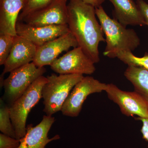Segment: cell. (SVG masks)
<instances>
[{
	"instance_id": "7402d4cb",
	"label": "cell",
	"mask_w": 148,
	"mask_h": 148,
	"mask_svg": "<svg viewBox=\"0 0 148 148\" xmlns=\"http://www.w3.org/2000/svg\"><path fill=\"white\" fill-rule=\"evenodd\" d=\"M136 3L148 27V3L144 0H137Z\"/></svg>"
},
{
	"instance_id": "cb8c5ba5",
	"label": "cell",
	"mask_w": 148,
	"mask_h": 148,
	"mask_svg": "<svg viewBox=\"0 0 148 148\" xmlns=\"http://www.w3.org/2000/svg\"><path fill=\"white\" fill-rule=\"evenodd\" d=\"M82 1L96 8L102 6V4L105 1V0H82Z\"/></svg>"
},
{
	"instance_id": "ffe728a7",
	"label": "cell",
	"mask_w": 148,
	"mask_h": 148,
	"mask_svg": "<svg viewBox=\"0 0 148 148\" xmlns=\"http://www.w3.org/2000/svg\"><path fill=\"white\" fill-rule=\"evenodd\" d=\"M14 36L0 34V65H4L13 46Z\"/></svg>"
},
{
	"instance_id": "d6986e66",
	"label": "cell",
	"mask_w": 148,
	"mask_h": 148,
	"mask_svg": "<svg viewBox=\"0 0 148 148\" xmlns=\"http://www.w3.org/2000/svg\"><path fill=\"white\" fill-rule=\"evenodd\" d=\"M53 1L54 0H25L24 7L18 16V21H22L29 14L43 8Z\"/></svg>"
},
{
	"instance_id": "52a82bcc",
	"label": "cell",
	"mask_w": 148,
	"mask_h": 148,
	"mask_svg": "<svg viewBox=\"0 0 148 148\" xmlns=\"http://www.w3.org/2000/svg\"><path fill=\"white\" fill-rule=\"evenodd\" d=\"M95 64L78 46L57 58L50 66L52 71L61 75H90L96 70Z\"/></svg>"
},
{
	"instance_id": "9a60e30c",
	"label": "cell",
	"mask_w": 148,
	"mask_h": 148,
	"mask_svg": "<svg viewBox=\"0 0 148 148\" xmlns=\"http://www.w3.org/2000/svg\"><path fill=\"white\" fill-rule=\"evenodd\" d=\"M25 0H0V34L16 36V25Z\"/></svg>"
},
{
	"instance_id": "603a6c76",
	"label": "cell",
	"mask_w": 148,
	"mask_h": 148,
	"mask_svg": "<svg viewBox=\"0 0 148 148\" xmlns=\"http://www.w3.org/2000/svg\"><path fill=\"white\" fill-rule=\"evenodd\" d=\"M137 120L142 121L143 125L141 130L143 138L148 142V118L137 117Z\"/></svg>"
},
{
	"instance_id": "ac0fdd59",
	"label": "cell",
	"mask_w": 148,
	"mask_h": 148,
	"mask_svg": "<svg viewBox=\"0 0 148 148\" xmlns=\"http://www.w3.org/2000/svg\"><path fill=\"white\" fill-rule=\"evenodd\" d=\"M117 58L128 66L141 67L148 70V53L143 57L135 56L132 52H123L119 53Z\"/></svg>"
},
{
	"instance_id": "3957f363",
	"label": "cell",
	"mask_w": 148,
	"mask_h": 148,
	"mask_svg": "<svg viewBox=\"0 0 148 148\" xmlns=\"http://www.w3.org/2000/svg\"><path fill=\"white\" fill-rule=\"evenodd\" d=\"M80 74L56 75L47 76V82L43 87L42 94L47 115L61 111L63 105L74 86L84 77Z\"/></svg>"
},
{
	"instance_id": "5bb4252c",
	"label": "cell",
	"mask_w": 148,
	"mask_h": 148,
	"mask_svg": "<svg viewBox=\"0 0 148 148\" xmlns=\"http://www.w3.org/2000/svg\"><path fill=\"white\" fill-rule=\"evenodd\" d=\"M114 6V18L126 27L145 26L144 18L133 0H109Z\"/></svg>"
},
{
	"instance_id": "44dd1931",
	"label": "cell",
	"mask_w": 148,
	"mask_h": 148,
	"mask_svg": "<svg viewBox=\"0 0 148 148\" xmlns=\"http://www.w3.org/2000/svg\"><path fill=\"white\" fill-rule=\"evenodd\" d=\"M20 144V140L0 134V148H18Z\"/></svg>"
},
{
	"instance_id": "9c48e42d",
	"label": "cell",
	"mask_w": 148,
	"mask_h": 148,
	"mask_svg": "<svg viewBox=\"0 0 148 148\" xmlns=\"http://www.w3.org/2000/svg\"><path fill=\"white\" fill-rule=\"evenodd\" d=\"M68 1L54 0L43 8L28 15L21 22L35 27L66 25Z\"/></svg>"
},
{
	"instance_id": "ba28073f",
	"label": "cell",
	"mask_w": 148,
	"mask_h": 148,
	"mask_svg": "<svg viewBox=\"0 0 148 148\" xmlns=\"http://www.w3.org/2000/svg\"><path fill=\"white\" fill-rule=\"evenodd\" d=\"M105 92L109 99L119 106L125 115L148 118L147 103L136 91H124L111 83L107 84Z\"/></svg>"
},
{
	"instance_id": "7a4b0ae2",
	"label": "cell",
	"mask_w": 148,
	"mask_h": 148,
	"mask_svg": "<svg viewBox=\"0 0 148 148\" xmlns=\"http://www.w3.org/2000/svg\"><path fill=\"white\" fill-rule=\"evenodd\" d=\"M95 8L96 16L106 36L104 56L117 58L119 53L132 52L138 47L140 40L135 30L127 29L114 18H110L102 6Z\"/></svg>"
},
{
	"instance_id": "8992f818",
	"label": "cell",
	"mask_w": 148,
	"mask_h": 148,
	"mask_svg": "<svg viewBox=\"0 0 148 148\" xmlns=\"http://www.w3.org/2000/svg\"><path fill=\"white\" fill-rule=\"evenodd\" d=\"M107 85L93 77H84L70 92L61 109L62 114L72 117L78 116L88 96L92 93L105 91Z\"/></svg>"
},
{
	"instance_id": "4fadbf2b",
	"label": "cell",
	"mask_w": 148,
	"mask_h": 148,
	"mask_svg": "<svg viewBox=\"0 0 148 148\" xmlns=\"http://www.w3.org/2000/svg\"><path fill=\"white\" fill-rule=\"evenodd\" d=\"M54 117L44 116L42 121L35 127L33 125H27L26 135L21 138L18 148H45L48 143L60 139L57 135L49 138V132L55 122Z\"/></svg>"
},
{
	"instance_id": "2e32d148",
	"label": "cell",
	"mask_w": 148,
	"mask_h": 148,
	"mask_svg": "<svg viewBox=\"0 0 148 148\" xmlns=\"http://www.w3.org/2000/svg\"><path fill=\"white\" fill-rule=\"evenodd\" d=\"M124 76L132 83L138 92L148 105V70L143 68L128 66Z\"/></svg>"
},
{
	"instance_id": "5b68a950",
	"label": "cell",
	"mask_w": 148,
	"mask_h": 148,
	"mask_svg": "<svg viewBox=\"0 0 148 148\" xmlns=\"http://www.w3.org/2000/svg\"><path fill=\"white\" fill-rule=\"evenodd\" d=\"M46 72L44 67H37L33 62L12 71L4 81V94L3 100L10 107Z\"/></svg>"
},
{
	"instance_id": "6da1fadb",
	"label": "cell",
	"mask_w": 148,
	"mask_h": 148,
	"mask_svg": "<svg viewBox=\"0 0 148 148\" xmlns=\"http://www.w3.org/2000/svg\"><path fill=\"white\" fill-rule=\"evenodd\" d=\"M69 31L78 46L95 64L100 61L98 47L106 42L103 29L97 20L95 8L82 0H69L67 5Z\"/></svg>"
},
{
	"instance_id": "e0dca14e",
	"label": "cell",
	"mask_w": 148,
	"mask_h": 148,
	"mask_svg": "<svg viewBox=\"0 0 148 148\" xmlns=\"http://www.w3.org/2000/svg\"><path fill=\"white\" fill-rule=\"evenodd\" d=\"M0 131L5 135L16 138L15 130L11 120L10 107L2 98L0 99Z\"/></svg>"
},
{
	"instance_id": "7c38bea8",
	"label": "cell",
	"mask_w": 148,
	"mask_h": 148,
	"mask_svg": "<svg viewBox=\"0 0 148 148\" xmlns=\"http://www.w3.org/2000/svg\"><path fill=\"white\" fill-rule=\"evenodd\" d=\"M38 47L23 37H14L12 48L4 64L2 74L7 73L32 63L34 61Z\"/></svg>"
},
{
	"instance_id": "277c9868",
	"label": "cell",
	"mask_w": 148,
	"mask_h": 148,
	"mask_svg": "<svg viewBox=\"0 0 148 148\" xmlns=\"http://www.w3.org/2000/svg\"><path fill=\"white\" fill-rule=\"evenodd\" d=\"M47 82V77H40L10 106L11 120L17 140H21L26 135L27 117L32 109L42 98L43 87Z\"/></svg>"
},
{
	"instance_id": "8fae6325",
	"label": "cell",
	"mask_w": 148,
	"mask_h": 148,
	"mask_svg": "<svg viewBox=\"0 0 148 148\" xmlns=\"http://www.w3.org/2000/svg\"><path fill=\"white\" fill-rule=\"evenodd\" d=\"M17 36L30 41L38 47L70 32L68 25L35 27L17 21Z\"/></svg>"
},
{
	"instance_id": "30bf717a",
	"label": "cell",
	"mask_w": 148,
	"mask_h": 148,
	"mask_svg": "<svg viewBox=\"0 0 148 148\" xmlns=\"http://www.w3.org/2000/svg\"><path fill=\"white\" fill-rule=\"evenodd\" d=\"M77 47V42L69 32L38 47L33 62L38 67L50 66L62 52Z\"/></svg>"
}]
</instances>
